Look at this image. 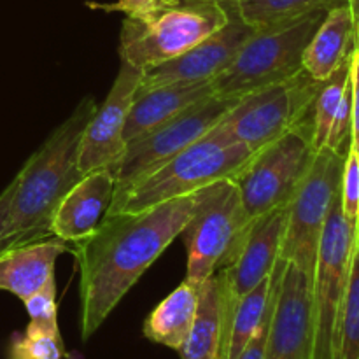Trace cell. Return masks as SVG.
Returning <instances> with one entry per match:
<instances>
[{"instance_id":"cell-1","label":"cell","mask_w":359,"mask_h":359,"mask_svg":"<svg viewBox=\"0 0 359 359\" xmlns=\"http://www.w3.org/2000/svg\"><path fill=\"white\" fill-rule=\"evenodd\" d=\"M203 189L140 212L107 214L72 255L79 272V333L86 342L181 235Z\"/></svg>"},{"instance_id":"cell-2","label":"cell","mask_w":359,"mask_h":359,"mask_svg":"<svg viewBox=\"0 0 359 359\" xmlns=\"http://www.w3.org/2000/svg\"><path fill=\"white\" fill-rule=\"evenodd\" d=\"M97 105L93 97L83 98L18 172L0 251L53 237L49 224L60 200L84 175L79 168V144Z\"/></svg>"},{"instance_id":"cell-3","label":"cell","mask_w":359,"mask_h":359,"mask_svg":"<svg viewBox=\"0 0 359 359\" xmlns=\"http://www.w3.org/2000/svg\"><path fill=\"white\" fill-rule=\"evenodd\" d=\"M252 156L255 151L231 139L219 123L160 167L132 184L116 189L107 214L140 212L193 195L217 181L233 179Z\"/></svg>"},{"instance_id":"cell-4","label":"cell","mask_w":359,"mask_h":359,"mask_svg":"<svg viewBox=\"0 0 359 359\" xmlns=\"http://www.w3.org/2000/svg\"><path fill=\"white\" fill-rule=\"evenodd\" d=\"M230 11L231 6L175 2L126 14L119 34L121 63L144 72L170 62L219 30Z\"/></svg>"},{"instance_id":"cell-5","label":"cell","mask_w":359,"mask_h":359,"mask_svg":"<svg viewBox=\"0 0 359 359\" xmlns=\"http://www.w3.org/2000/svg\"><path fill=\"white\" fill-rule=\"evenodd\" d=\"M325 16L321 11L255 28L233 62L212 79L214 95L244 98L304 70V51Z\"/></svg>"},{"instance_id":"cell-6","label":"cell","mask_w":359,"mask_h":359,"mask_svg":"<svg viewBox=\"0 0 359 359\" xmlns=\"http://www.w3.org/2000/svg\"><path fill=\"white\" fill-rule=\"evenodd\" d=\"M252 221L245 216L231 179L203 188L198 207L181 237L186 245V279L200 286L235 259Z\"/></svg>"},{"instance_id":"cell-7","label":"cell","mask_w":359,"mask_h":359,"mask_svg":"<svg viewBox=\"0 0 359 359\" xmlns=\"http://www.w3.org/2000/svg\"><path fill=\"white\" fill-rule=\"evenodd\" d=\"M358 231L347 223L337 195L319 242L312 277V356L340 359V332Z\"/></svg>"},{"instance_id":"cell-8","label":"cell","mask_w":359,"mask_h":359,"mask_svg":"<svg viewBox=\"0 0 359 359\" xmlns=\"http://www.w3.org/2000/svg\"><path fill=\"white\" fill-rule=\"evenodd\" d=\"M323 83L300 70L283 83L252 91L228 112L221 128L233 140L258 153L311 121Z\"/></svg>"},{"instance_id":"cell-9","label":"cell","mask_w":359,"mask_h":359,"mask_svg":"<svg viewBox=\"0 0 359 359\" xmlns=\"http://www.w3.org/2000/svg\"><path fill=\"white\" fill-rule=\"evenodd\" d=\"M314 154L311 121L255 153L249 163L231 179L238 189L245 216L255 221L290 205Z\"/></svg>"},{"instance_id":"cell-10","label":"cell","mask_w":359,"mask_h":359,"mask_svg":"<svg viewBox=\"0 0 359 359\" xmlns=\"http://www.w3.org/2000/svg\"><path fill=\"white\" fill-rule=\"evenodd\" d=\"M344 156L335 151H316L304 181L287 205L279 259L297 265L314 277L319 242L340 189Z\"/></svg>"},{"instance_id":"cell-11","label":"cell","mask_w":359,"mask_h":359,"mask_svg":"<svg viewBox=\"0 0 359 359\" xmlns=\"http://www.w3.org/2000/svg\"><path fill=\"white\" fill-rule=\"evenodd\" d=\"M238 100L241 98H221L212 95L126 144L125 153L111 168L116 177V189L132 184L207 135L226 118Z\"/></svg>"},{"instance_id":"cell-12","label":"cell","mask_w":359,"mask_h":359,"mask_svg":"<svg viewBox=\"0 0 359 359\" xmlns=\"http://www.w3.org/2000/svg\"><path fill=\"white\" fill-rule=\"evenodd\" d=\"M286 219L287 207H283L252 221L244 245L233 262L216 273L221 297V321L241 298L272 276L276 263L279 262Z\"/></svg>"},{"instance_id":"cell-13","label":"cell","mask_w":359,"mask_h":359,"mask_svg":"<svg viewBox=\"0 0 359 359\" xmlns=\"http://www.w3.org/2000/svg\"><path fill=\"white\" fill-rule=\"evenodd\" d=\"M312 279L284 262L276 284L265 359H311Z\"/></svg>"},{"instance_id":"cell-14","label":"cell","mask_w":359,"mask_h":359,"mask_svg":"<svg viewBox=\"0 0 359 359\" xmlns=\"http://www.w3.org/2000/svg\"><path fill=\"white\" fill-rule=\"evenodd\" d=\"M142 72L121 63L107 97L91 114L79 144V168L88 174L97 168H112L125 153L123 139L133 98L139 91Z\"/></svg>"},{"instance_id":"cell-15","label":"cell","mask_w":359,"mask_h":359,"mask_svg":"<svg viewBox=\"0 0 359 359\" xmlns=\"http://www.w3.org/2000/svg\"><path fill=\"white\" fill-rule=\"evenodd\" d=\"M255 27L245 23L231 6L226 23L182 53L177 58L165 62L142 72L139 91L163 86L168 83H207L212 81L233 62L245 39L252 34Z\"/></svg>"},{"instance_id":"cell-16","label":"cell","mask_w":359,"mask_h":359,"mask_svg":"<svg viewBox=\"0 0 359 359\" xmlns=\"http://www.w3.org/2000/svg\"><path fill=\"white\" fill-rule=\"evenodd\" d=\"M116 189L114 172L109 167L84 174L60 200L49 231L65 242L86 238L107 214Z\"/></svg>"},{"instance_id":"cell-17","label":"cell","mask_w":359,"mask_h":359,"mask_svg":"<svg viewBox=\"0 0 359 359\" xmlns=\"http://www.w3.org/2000/svg\"><path fill=\"white\" fill-rule=\"evenodd\" d=\"M72 255L69 242L56 237L37 238L0 251V291L14 294L21 302L41 290L55 277L56 259Z\"/></svg>"},{"instance_id":"cell-18","label":"cell","mask_w":359,"mask_h":359,"mask_svg":"<svg viewBox=\"0 0 359 359\" xmlns=\"http://www.w3.org/2000/svg\"><path fill=\"white\" fill-rule=\"evenodd\" d=\"M351 56L323 83L312 107V147L346 154L351 140Z\"/></svg>"},{"instance_id":"cell-19","label":"cell","mask_w":359,"mask_h":359,"mask_svg":"<svg viewBox=\"0 0 359 359\" xmlns=\"http://www.w3.org/2000/svg\"><path fill=\"white\" fill-rule=\"evenodd\" d=\"M212 81L207 83H168L163 86L137 91L126 119L123 139L132 142L137 137L151 132L175 118L191 105L212 97Z\"/></svg>"},{"instance_id":"cell-20","label":"cell","mask_w":359,"mask_h":359,"mask_svg":"<svg viewBox=\"0 0 359 359\" xmlns=\"http://www.w3.org/2000/svg\"><path fill=\"white\" fill-rule=\"evenodd\" d=\"M354 48V21L349 6L326 13L312 35L302 58L305 72L316 81H326L349 60Z\"/></svg>"},{"instance_id":"cell-21","label":"cell","mask_w":359,"mask_h":359,"mask_svg":"<svg viewBox=\"0 0 359 359\" xmlns=\"http://www.w3.org/2000/svg\"><path fill=\"white\" fill-rule=\"evenodd\" d=\"M200 286L182 280L144 321V337L172 351H179L191 330L198 309Z\"/></svg>"},{"instance_id":"cell-22","label":"cell","mask_w":359,"mask_h":359,"mask_svg":"<svg viewBox=\"0 0 359 359\" xmlns=\"http://www.w3.org/2000/svg\"><path fill=\"white\" fill-rule=\"evenodd\" d=\"M273 272L269 279L255 287L251 293L233 305L230 312L221 321V356L219 359H237L245 349L252 337L262 326L269 311L270 294H272Z\"/></svg>"},{"instance_id":"cell-23","label":"cell","mask_w":359,"mask_h":359,"mask_svg":"<svg viewBox=\"0 0 359 359\" xmlns=\"http://www.w3.org/2000/svg\"><path fill=\"white\" fill-rule=\"evenodd\" d=\"M221 297L217 276L200 284L195 321L177 351L181 359H219L221 356Z\"/></svg>"},{"instance_id":"cell-24","label":"cell","mask_w":359,"mask_h":359,"mask_svg":"<svg viewBox=\"0 0 359 359\" xmlns=\"http://www.w3.org/2000/svg\"><path fill=\"white\" fill-rule=\"evenodd\" d=\"M344 6H349V0H238L235 9L245 23L259 28Z\"/></svg>"},{"instance_id":"cell-25","label":"cell","mask_w":359,"mask_h":359,"mask_svg":"<svg viewBox=\"0 0 359 359\" xmlns=\"http://www.w3.org/2000/svg\"><path fill=\"white\" fill-rule=\"evenodd\" d=\"M67 351L58 325L30 321L21 337L11 346L14 359H65Z\"/></svg>"},{"instance_id":"cell-26","label":"cell","mask_w":359,"mask_h":359,"mask_svg":"<svg viewBox=\"0 0 359 359\" xmlns=\"http://www.w3.org/2000/svg\"><path fill=\"white\" fill-rule=\"evenodd\" d=\"M340 359H359V235L344 300Z\"/></svg>"},{"instance_id":"cell-27","label":"cell","mask_w":359,"mask_h":359,"mask_svg":"<svg viewBox=\"0 0 359 359\" xmlns=\"http://www.w3.org/2000/svg\"><path fill=\"white\" fill-rule=\"evenodd\" d=\"M339 200L344 217L359 233V154L351 144L344 156Z\"/></svg>"},{"instance_id":"cell-28","label":"cell","mask_w":359,"mask_h":359,"mask_svg":"<svg viewBox=\"0 0 359 359\" xmlns=\"http://www.w3.org/2000/svg\"><path fill=\"white\" fill-rule=\"evenodd\" d=\"M30 321L58 325V307H56V283L55 277L23 302Z\"/></svg>"},{"instance_id":"cell-29","label":"cell","mask_w":359,"mask_h":359,"mask_svg":"<svg viewBox=\"0 0 359 359\" xmlns=\"http://www.w3.org/2000/svg\"><path fill=\"white\" fill-rule=\"evenodd\" d=\"M284 262L279 259L276 263V269H273V283H272V294H270V304L269 311H266L265 319H263L262 326L256 332V335L252 337L251 342L245 346V349L242 351V354L237 359H265L266 353V337H269V326H270V318H272V309H273V298H276V284L277 279H279V273L283 270Z\"/></svg>"},{"instance_id":"cell-30","label":"cell","mask_w":359,"mask_h":359,"mask_svg":"<svg viewBox=\"0 0 359 359\" xmlns=\"http://www.w3.org/2000/svg\"><path fill=\"white\" fill-rule=\"evenodd\" d=\"M351 97H353V119H351L349 144L359 154V41L354 42L351 53Z\"/></svg>"},{"instance_id":"cell-31","label":"cell","mask_w":359,"mask_h":359,"mask_svg":"<svg viewBox=\"0 0 359 359\" xmlns=\"http://www.w3.org/2000/svg\"><path fill=\"white\" fill-rule=\"evenodd\" d=\"M160 0H116L112 4H88L91 9L105 11V13H123L126 14H135L142 13V11L151 9V7L158 6Z\"/></svg>"},{"instance_id":"cell-32","label":"cell","mask_w":359,"mask_h":359,"mask_svg":"<svg viewBox=\"0 0 359 359\" xmlns=\"http://www.w3.org/2000/svg\"><path fill=\"white\" fill-rule=\"evenodd\" d=\"M14 188H16V177L9 182L6 189L0 193V238H2L4 233V226H6V219L7 214H9V207L11 202H13V195H14Z\"/></svg>"},{"instance_id":"cell-33","label":"cell","mask_w":359,"mask_h":359,"mask_svg":"<svg viewBox=\"0 0 359 359\" xmlns=\"http://www.w3.org/2000/svg\"><path fill=\"white\" fill-rule=\"evenodd\" d=\"M349 9L354 21V42L359 41V0H349Z\"/></svg>"},{"instance_id":"cell-34","label":"cell","mask_w":359,"mask_h":359,"mask_svg":"<svg viewBox=\"0 0 359 359\" xmlns=\"http://www.w3.org/2000/svg\"><path fill=\"white\" fill-rule=\"evenodd\" d=\"M177 2H184V4H216V6L230 7V6H235L238 0H177Z\"/></svg>"},{"instance_id":"cell-35","label":"cell","mask_w":359,"mask_h":359,"mask_svg":"<svg viewBox=\"0 0 359 359\" xmlns=\"http://www.w3.org/2000/svg\"><path fill=\"white\" fill-rule=\"evenodd\" d=\"M177 0H160V4H175Z\"/></svg>"},{"instance_id":"cell-36","label":"cell","mask_w":359,"mask_h":359,"mask_svg":"<svg viewBox=\"0 0 359 359\" xmlns=\"http://www.w3.org/2000/svg\"><path fill=\"white\" fill-rule=\"evenodd\" d=\"M11 359H14V358H11Z\"/></svg>"}]
</instances>
